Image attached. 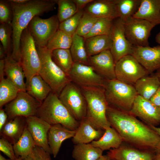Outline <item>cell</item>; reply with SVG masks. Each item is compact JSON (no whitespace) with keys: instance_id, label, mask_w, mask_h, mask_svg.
Wrapping results in <instances>:
<instances>
[{"instance_id":"17","label":"cell","mask_w":160,"mask_h":160,"mask_svg":"<svg viewBox=\"0 0 160 160\" xmlns=\"http://www.w3.org/2000/svg\"><path fill=\"white\" fill-rule=\"evenodd\" d=\"M147 71L152 73L160 69V45L153 47L133 46L131 54Z\"/></svg>"},{"instance_id":"20","label":"cell","mask_w":160,"mask_h":160,"mask_svg":"<svg viewBox=\"0 0 160 160\" xmlns=\"http://www.w3.org/2000/svg\"><path fill=\"white\" fill-rule=\"evenodd\" d=\"M84 11L98 18L115 19L118 17L115 0H93L86 6Z\"/></svg>"},{"instance_id":"57","label":"cell","mask_w":160,"mask_h":160,"mask_svg":"<svg viewBox=\"0 0 160 160\" xmlns=\"http://www.w3.org/2000/svg\"><path fill=\"white\" fill-rule=\"evenodd\" d=\"M0 160H11L10 159H7L3 156L1 154H0Z\"/></svg>"},{"instance_id":"24","label":"cell","mask_w":160,"mask_h":160,"mask_svg":"<svg viewBox=\"0 0 160 160\" xmlns=\"http://www.w3.org/2000/svg\"><path fill=\"white\" fill-rule=\"evenodd\" d=\"M133 17L145 20L156 25L160 24V0H141Z\"/></svg>"},{"instance_id":"30","label":"cell","mask_w":160,"mask_h":160,"mask_svg":"<svg viewBox=\"0 0 160 160\" xmlns=\"http://www.w3.org/2000/svg\"><path fill=\"white\" fill-rule=\"evenodd\" d=\"M103 151L90 143L75 144L72 157L75 160H96L103 155Z\"/></svg>"},{"instance_id":"36","label":"cell","mask_w":160,"mask_h":160,"mask_svg":"<svg viewBox=\"0 0 160 160\" xmlns=\"http://www.w3.org/2000/svg\"><path fill=\"white\" fill-rule=\"evenodd\" d=\"M72 37L58 29L48 42L46 47L49 50L59 49H70Z\"/></svg>"},{"instance_id":"27","label":"cell","mask_w":160,"mask_h":160,"mask_svg":"<svg viewBox=\"0 0 160 160\" xmlns=\"http://www.w3.org/2000/svg\"><path fill=\"white\" fill-rule=\"evenodd\" d=\"M134 86L137 95L150 100L160 87V81L156 75L146 76L137 80Z\"/></svg>"},{"instance_id":"22","label":"cell","mask_w":160,"mask_h":160,"mask_svg":"<svg viewBox=\"0 0 160 160\" xmlns=\"http://www.w3.org/2000/svg\"><path fill=\"white\" fill-rule=\"evenodd\" d=\"M76 130L69 129L60 124L51 125L48 134V144L51 154L57 156L62 143L65 140L73 138Z\"/></svg>"},{"instance_id":"44","label":"cell","mask_w":160,"mask_h":160,"mask_svg":"<svg viewBox=\"0 0 160 160\" xmlns=\"http://www.w3.org/2000/svg\"><path fill=\"white\" fill-rule=\"evenodd\" d=\"M50 155L41 148L36 146L30 155L35 160H52Z\"/></svg>"},{"instance_id":"38","label":"cell","mask_w":160,"mask_h":160,"mask_svg":"<svg viewBox=\"0 0 160 160\" xmlns=\"http://www.w3.org/2000/svg\"><path fill=\"white\" fill-rule=\"evenodd\" d=\"M58 12L57 15L60 23L71 17L78 11L73 0H57Z\"/></svg>"},{"instance_id":"49","label":"cell","mask_w":160,"mask_h":160,"mask_svg":"<svg viewBox=\"0 0 160 160\" xmlns=\"http://www.w3.org/2000/svg\"><path fill=\"white\" fill-rule=\"evenodd\" d=\"M4 59L0 60V79L4 77Z\"/></svg>"},{"instance_id":"32","label":"cell","mask_w":160,"mask_h":160,"mask_svg":"<svg viewBox=\"0 0 160 160\" xmlns=\"http://www.w3.org/2000/svg\"><path fill=\"white\" fill-rule=\"evenodd\" d=\"M72 38V42L69 49L74 62L89 65V57L85 48L84 38L76 33Z\"/></svg>"},{"instance_id":"50","label":"cell","mask_w":160,"mask_h":160,"mask_svg":"<svg viewBox=\"0 0 160 160\" xmlns=\"http://www.w3.org/2000/svg\"><path fill=\"white\" fill-rule=\"evenodd\" d=\"M6 52L2 45L0 44V60L4 59L7 56Z\"/></svg>"},{"instance_id":"4","label":"cell","mask_w":160,"mask_h":160,"mask_svg":"<svg viewBox=\"0 0 160 160\" xmlns=\"http://www.w3.org/2000/svg\"><path fill=\"white\" fill-rule=\"evenodd\" d=\"M36 116L51 125L60 124L73 130H76L79 124L52 92L42 102Z\"/></svg>"},{"instance_id":"19","label":"cell","mask_w":160,"mask_h":160,"mask_svg":"<svg viewBox=\"0 0 160 160\" xmlns=\"http://www.w3.org/2000/svg\"><path fill=\"white\" fill-rule=\"evenodd\" d=\"M154 151L140 149L122 144L107 152L111 160H153Z\"/></svg>"},{"instance_id":"52","label":"cell","mask_w":160,"mask_h":160,"mask_svg":"<svg viewBox=\"0 0 160 160\" xmlns=\"http://www.w3.org/2000/svg\"><path fill=\"white\" fill-rule=\"evenodd\" d=\"M96 160H111V159L110 157L107 154L102 155Z\"/></svg>"},{"instance_id":"11","label":"cell","mask_w":160,"mask_h":160,"mask_svg":"<svg viewBox=\"0 0 160 160\" xmlns=\"http://www.w3.org/2000/svg\"><path fill=\"white\" fill-rule=\"evenodd\" d=\"M115 73L116 79L133 86L148 73L132 55L123 57L115 63Z\"/></svg>"},{"instance_id":"41","label":"cell","mask_w":160,"mask_h":160,"mask_svg":"<svg viewBox=\"0 0 160 160\" xmlns=\"http://www.w3.org/2000/svg\"><path fill=\"white\" fill-rule=\"evenodd\" d=\"M98 19L84 11L76 33L84 37L90 32Z\"/></svg>"},{"instance_id":"15","label":"cell","mask_w":160,"mask_h":160,"mask_svg":"<svg viewBox=\"0 0 160 160\" xmlns=\"http://www.w3.org/2000/svg\"><path fill=\"white\" fill-rule=\"evenodd\" d=\"M129 113L139 118L149 126H156L160 124V108L137 95Z\"/></svg>"},{"instance_id":"26","label":"cell","mask_w":160,"mask_h":160,"mask_svg":"<svg viewBox=\"0 0 160 160\" xmlns=\"http://www.w3.org/2000/svg\"><path fill=\"white\" fill-rule=\"evenodd\" d=\"M26 91L41 103L52 92L49 85L39 74L33 76L26 85Z\"/></svg>"},{"instance_id":"18","label":"cell","mask_w":160,"mask_h":160,"mask_svg":"<svg viewBox=\"0 0 160 160\" xmlns=\"http://www.w3.org/2000/svg\"><path fill=\"white\" fill-rule=\"evenodd\" d=\"M89 65L107 80L116 79L115 63L110 50L89 57Z\"/></svg>"},{"instance_id":"14","label":"cell","mask_w":160,"mask_h":160,"mask_svg":"<svg viewBox=\"0 0 160 160\" xmlns=\"http://www.w3.org/2000/svg\"><path fill=\"white\" fill-rule=\"evenodd\" d=\"M69 76L72 82L80 87H97L104 88L106 80L91 66L74 63Z\"/></svg>"},{"instance_id":"56","label":"cell","mask_w":160,"mask_h":160,"mask_svg":"<svg viewBox=\"0 0 160 160\" xmlns=\"http://www.w3.org/2000/svg\"><path fill=\"white\" fill-rule=\"evenodd\" d=\"M156 75L158 77L160 81V69L157 70Z\"/></svg>"},{"instance_id":"40","label":"cell","mask_w":160,"mask_h":160,"mask_svg":"<svg viewBox=\"0 0 160 160\" xmlns=\"http://www.w3.org/2000/svg\"><path fill=\"white\" fill-rule=\"evenodd\" d=\"M12 28L11 24H1L0 40L7 55L12 54Z\"/></svg>"},{"instance_id":"47","label":"cell","mask_w":160,"mask_h":160,"mask_svg":"<svg viewBox=\"0 0 160 160\" xmlns=\"http://www.w3.org/2000/svg\"><path fill=\"white\" fill-rule=\"evenodd\" d=\"M7 114L4 109L2 108L0 109V131L5 124L8 120Z\"/></svg>"},{"instance_id":"6","label":"cell","mask_w":160,"mask_h":160,"mask_svg":"<svg viewBox=\"0 0 160 160\" xmlns=\"http://www.w3.org/2000/svg\"><path fill=\"white\" fill-rule=\"evenodd\" d=\"M108 105L129 112L137 94L134 86L117 79L106 80L104 87Z\"/></svg>"},{"instance_id":"39","label":"cell","mask_w":160,"mask_h":160,"mask_svg":"<svg viewBox=\"0 0 160 160\" xmlns=\"http://www.w3.org/2000/svg\"><path fill=\"white\" fill-rule=\"evenodd\" d=\"M84 10L78 11L74 15L60 23L59 29L72 37L76 33Z\"/></svg>"},{"instance_id":"43","label":"cell","mask_w":160,"mask_h":160,"mask_svg":"<svg viewBox=\"0 0 160 160\" xmlns=\"http://www.w3.org/2000/svg\"><path fill=\"white\" fill-rule=\"evenodd\" d=\"M0 150L11 160L17 159L13 145L7 139L1 137L0 139Z\"/></svg>"},{"instance_id":"55","label":"cell","mask_w":160,"mask_h":160,"mask_svg":"<svg viewBox=\"0 0 160 160\" xmlns=\"http://www.w3.org/2000/svg\"><path fill=\"white\" fill-rule=\"evenodd\" d=\"M23 160H35L32 156L30 155Z\"/></svg>"},{"instance_id":"16","label":"cell","mask_w":160,"mask_h":160,"mask_svg":"<svg viewBox=\"0 0 160 160\" xmlns=\"http://www.w3.org/2000/svg\"><path fill=\"white\" fill-rule=\"evenodd\" d=\"M26 128L31 134L36 146L51 154L48 140L51 125L36 116L26 117Z\"/></svg>"},{"instance_id":"13","label":"cell","mask_w":160,"mask_h":160,"mask_svg":"<svg viewBox=\"0 0 160 160\" xmlns=\"http://www.w3.org/2000/svg\"><path fill=\"white\" fill-rule=\"evenodd\" d=\"M110 36L111 40L110 50L115 63L123 57L131 55L133 46L127 39L125 34L124 22L119 18L113 20Z\"/></svg>"},{"instance_id":"12","label":"cell","mask_w":160,"mask_h":160,"mask_svg":"<svg viewBox=\"0 0 160 160\" xmlns=\"http://www.w3.org/2000/svg\"><path fill=\"white\" fill-rule=\"evenodd\" d=\"M124 22L125 36L133 46H149L148 38L152 30L156 25L133 17Z\"/></svg>"},{"instance_id":"48","label":"cell","mask_w":160,"mask_h":160,"mask_svg":"<svg viewBox=\"0 0 160 160\" xmlns=\"http://www.w3.org/2000/svg\"><path fill=\"white\" fill-rule=\"evenodd\" d=\"M30 0H9L11 4L16 5H22L27 4Z\"/></svg>"},{"instance_id":"59","label":"cell","mask_w":160,"mask_h":160,"mask_svg":"<svg viewBox=\"0 0 160 160\" xmlns=\"http://www.w3.org/2000/svg\"><path fill=\"white\" fill-rule=\"evenodd\" d=\"M15 160H22V158L20 157H19L17 158Z\"/></svg>"},{"instance_id":"54","label":"cell","mask_w":160,"mask_h":160,"mask_svg":"<svg viewBox=\"0 0 160 160\" xmlns=\"http://www.w3.org/2000/svg\"><path fill=\"white\" fill-rule=\"evenodd\" d=\"M156 41L160 45V32L156 35L155 37Z\"/></svg>"},{"instance_id":"21","label":"cell","mask_w":160,"mask_h":160,"mask_svg":"<svg viewBox=\"0 0 160 160\" xmlns=\"http://www.w3.org/2000/svg\"><path fill=\"white\" fill-rule=\"evenodd\" d=\"M4 60V72L6 77L13 82L20 91H26L24 81L25 76L20 63L13 58L12 54L7 55Z\"/></svg>"},{"instance_id":"46","label":"cell","mask_w":160,"mask_h":160,"mask_svg":"<svg viewBox=\"0 0 160 160\" xmlns=\"http://www.w3.org/2000/svg\"><path fill=\"white\" fill-rule=\"evenodd\" d=\"M149 100L155 105L160 108V87Z\"/></svg>"},{"instance_id":"42","label":"cell","mask_w":160,"mask_h":160,"mask_svg":"<svg viewBox=\"0 0 160 160\" xmlns=\"http://www.w3.org/2000/svg\"><path fill=\"white\" fill-rule=\"evenodd\" d=\"M13 15L12 6L8 0L0 1L1 24H11Z\"/></svg>"},{"instance_id":"31","label":"cell","mask_w":160,"mask_h":160,"mask_svg":"<svg viewBox=\"0 0 160 160\" xmlns=\"http://www.w3.org/2000/svg\"><path fill=\"white\" fill-rule=\"evenodd\" d=\"M36 146L33 140L26 127L17 141L13 145L15 155L22 160L30 155Z\"/></svg>"},{"instance_id":"8","label":"cell","mask_w":160,"mask_h":160,"mask_svg":"<svg viewBox=\"0 0 160 160\" xmlns=\"http://www.w3.org/2000/svg\"><path fill=\"white\" fill-rule=\"evenodd\" d=\"M58 97L72 116L79 122L86 116L87 105L81 89L71 82L66 85Z\"/></svg>"},{"instance_id":"28","label":"cell","mask_w":160,"mask_h":160,"mask_svg":"<svg viewBox=\"0 0 160 160\" xmlns=\"http://www.w3.org/2000/svg\"><path fill=\"white\" fill-rule=\"evenodd\" d=\"M123 141L118 133L111 127L105 130L102 136L98 140L90 143L103 151L111 148H116L122 143Z\"/></svg>"},{"instance_id":"25","label":"cell","mask_w":160,"mask_h":160,"mask_svg":"<svg viewBox=\"0 0 160 160\" xmlns=\"http://www.w3.org/2000/svg\"><path fill=\"white\" fill-rule=\"evenodd\" d=\"M26 126V117H15L8 120L0 131L1 135L13 145L21 136Z\"/></svg>"},{"instance_id":"1","label":"cell","mask_w":160,"mask_h":160,"mask_svg":"<svg viewBox=\"0 0 160 160\" xmlns=\"http://www.w3.org/2000/svg\"><path fill=\"white\" fill-rule=\"evenodd\" d=\"M106 115L111 127L118 133L123 142L140 149L155 152L160 143V137L149 126L129 112L109 105Z\"/></svg>"},{"instance_id":"33","label":"cell","mask_w":160,"mask_h":160,"mask_svg":"<svg viewBox=\"0 0 160 160\" xmlns=\"http://www.w3.org/2000/svg\"><path fill=\"white\" fill-rule=\"evenodd\" d=\"M118 17L125 22L133 17L141 0H115Z\"/></svg>"},{"instance_id":"3","label":"cell","mask_w":160,"mask_h":160,"mask_svg":"<svg viewBox=\"0 0 160 160\" xmlns=\"http://www.w3.org/2000/svg\"><path fill=\"white\" fill-rule=\"evenodd\" d=\"M81 88L87 103L85 118L97 129L105 130L111 127L106 117L108 104L104 88L97 87Z\"/></svg>"},{"instance_id":"53","label":"cell","mask_w":160,"mask_h":160,"mask_svg":"<svg viewBox=\"0 0 160 160\" xmlns=\"http://www.w3.org/2000/svg\"><path fill=\"white\" fill-rule=\"evenodd\" d=\"M153 160H160V153H156L154 155Z\"/></svg>"},{"instance_id":"37","label":"cell","mask_w":160,"mask_h":160,"mask_svg":"<svg viewBox=\"0 0 160 160\" xmlns=\"http://www.w3.org/2000/svg\"><path fill=\"white\" fill-rule=\"evenodd\" d=\"M114 20L108 18H98L90 32L84 38L86 39L95 36L110 35Z\"/></svg>"},{"instance_id":"7","label":"cell","mask_w":160,"mask_h":160,"mask_svg":"<svg viewBox=\"0 0 160 160\" xmlns=\"http://www.w3.org/2000/svg\"><path fill=\"white\" fill-rule=\"evenodd\" d=\"M20 55V63L25 73L26 85L33 76L39 74L41 67L36 46L28 27L21 36Z\"/></svg>"},{"instance_id":"5","label":"cell","mask_w":160,"mask_h":160,"mask_svg":"<svg viewBox=\"0 0 160 160\" xmlns=\"http://www.w3.org/2000/svg\"><path fill=\"white\" fill-rule=\"evenodd\" d=\"M41 67L39 74L48 84L52 92L58 97L64 88L72 82L69 76L61 70L52 58V51L46 47H36Z\"/></svg>"},{"instance_id":"45","label":"cell","mask_w":160,"mask_h":160,"mask_svg":"<svg viewBox=\"0 0 160 160\" xmlns=\"http://www.w3.org/2000/svg\"><path fill=\"white\" fill-rule=\"evenodd\" d=\"M94 0H73L75 3L78 11L84 10L86 6Z\"/></svg>"},{"instance_id":"2","label":"cell","mask_w":160,"mask_h":160,"mask_svg":"<svg viewBox=\"0 0 160 160\" xmlns=\"http://www.w3.org/2000/svg\"><path fill=\"white\" fill-rule=\"evenodd\" d=\"M57 1L30 0L27 4L22 5L10 3L13 11L11 23L12 28V56L15 60L20 62V41L24 30L34 17L53 10L57 4Z\"/></svg>"},{"instance_id":"34","label":"cell","mask_w":160,"mask_h":160,"mask_svg":"<svg viewBox=\"0 0 160 160\" xmlns=\"http://www.w3.org/2000/svg\"><path fill=\"white\" fill-rule=\"evenodd\" d=\"M51 56L57 65L69 75L74 63L70 49L53 50L52 51Z\"/></svg>"},{"instance_id":"58","label":"cell","mask_w":160,"mask_h":160,"mask_svg":"<svg viewBox=\"0 0 160 160\" xmlns=\"http://www.w3.org/2000/svg\"><path fill=\"white\" fill-rule=\"evenodd\" d=\"M155 152L156 153H160V143L155 150Z\"/></svg>"},{"instance_id":"35","label":"cell","mask_w":160,"mask_h":160,"mask_svg":"<svg viewBox=\"0 0 160 160\" xmlns=\"http://www.w3.org/2000/svg\"><path fill=\"white\" fill-rule=\"evenodd\" d=\"M20 90L11 80L6 77L0 79V107L14 99Z\"/></svg>"},{"instance_id":"23","label":"cell","mask_w":160,"mask_h":160,"mask_svg":"<svg viewBox=\"0 0 160 160\" xmlns=\"http://www.w3.org/2000/svg\"><path fill=\"white\" fill-rule=\"evenodd\" d=\"M104 131L95 127L85 118L79 122V125L72 138V142L74 144L91 143L99 140Z\"/></svg>"},{"instance_id":"51","label":"cell","mask_w":160,"mask_h":160,"mask_svg":"<svg viewBox=\"0 0 160 160\" xmlns=\"http://www.w3.org/2000/svg\"><path fill=\"white\" fill-rule=\"evenodd\" d=\"M149 126L160 137V127L152 126Z\"/></svg>"},{"instance_id":"9","label":"cell","mask_w":160,"mask_h":160,"mask_svg":"<svg viewBox=\"0 0 160 160\" xmlns=\"http://www.w3.org/2000/svg\"><path fill=\"white\" fill-rule=\"evenodd\" d=\"M60 22L57 15L45 19L34 17L28 26L36 47H46L48 41L59 29Z\"/></svg>"},{"instance_id":"29","label":"cell","mask_w":160,"mask_h":160,"mask_svg":"<svg viewBox=\"0 0 160 160\" xmlns=\"http://www.w3.org/2000/svg\"><path fill=\"white\" fill-rule=\"evenodd\" d=\"M85 44L89 57L110 50L111 40L110 35L95 36L85 39Z\"/></svg>"},{"instance_id":"10","label":"cell","mask_w":160,"mask_h":160,"mask_svg":"<svg viewBox=\"0 0 160 160\" xmlns=\"http://www.w3.org/2000/svg\"><path fill=\"white\" fill-rule=\"evenodd\" d=\"M42 103L26 91H20L16 97L4 106L8 120L17 116L27 117L36 116Z\"/></svg>"}]
</instances>
